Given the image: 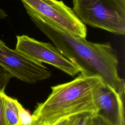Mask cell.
Listing matches in <instances>:
<instances>
[{
    "label": "cell",
    "instance_id": "cell-1",
    "mask_svg": "<svg viewBox=\"0 0 125 125\" xmlns=\"http://www.w3.org/2000/svg\"><path fill=\"white\" fill-rule=\"evenodd\" d=\"M30 19L80 73L100 77L104 83L125 96V81L119 74V61L111 44L95 43L74 36L43 17L26 10Z\"/></svg>",
    "mask_w": 125,
    "mask_h": 125
},
{
    "label": "cell",
    "instance_id": "cell-2",
    "mask_svg": "<svg viewBox=\"0 0 125 125\" xmlns=\"http://www.w3.org/2000/svg\"><path fill=\"white\" fill-rule=\"evenodd\" d=\"M104 84L98 76L80 73L71 81L52 86L51 93L45 101L38 104L32 115L51 125L66 117L97 114L95 98Z\"/></svg>",
    "mask_w": 125,
    "mask_h": 125
},
{
    "label": "cell",
    "instance_id": "cell-3",
    "mask_svg": "<svg viewBox=\"0 0 125 125\" xmlns=\"http://www.w3.org/2000/svg\"><path fill=\"white\" fill-rule=\"evenodd\" d=\"M73 10L84 24L125 34V0H73Z\"/></svg>",
    "mask_w": 125,
    "mask_h": 125
},
{
    "label": "cell",
    "instance_id": "cell-4",
    "mask_svg": "<svg viewBox=\"0 0 125 125\" xmlns=\"http://www.w3.org/2000/svg\"><path fill=\"white\" fill-rule=\"evenodd\" d=\"M26 10L43 17L67 32L86 38L87 28L73 9L62 0H21Z\"/></svg>",
    "mask_w": 125,
    "mask_h": 125
},
{
    "label": "cell",
    "instance_id": "cell-5",
    "mask_svg": "<svg viewBox=\"0 0 125 125\" xmlns=\"http://www.w3.org/2000/svg\"><path fill=\"white\" fill-rule=\"evenodd\" d=\"M0 68L21 81L35 83L50 77V71L37 62L16 49L8 47L0 40Z\"/></svg>",
    "mask_w": 125,
    "mask_h": 125
},
{
    "label": "cell",
    "instance_id": "cell-6",
    "mask_svg": "<svg viewBox=\"0 0 125 125\" xmlns=\"http://www.w3.org/2000/svg\"><path fill=\"white\" fill-rule=\"evenodd\" d=\"M15 49L41 63H46L74 77L80 73L79 68L65 57L52 44L37 41L27 35L17 36Z\"/></svg>",
    "mask_w": 125,
    "mask_h": 125
},
{
    "label": "cell",
    "instance_id": "cell-7",
    "mask_svg": "<svg viewBox=\"0 0 125 125\" xmlns=\"http://www.w3.org/2000/svg\"><path fill=\"white\" fill-rule=\"evenodd\" d=\"M124 96L105 84L95 98L97 114L103 116L112 125H125Z\"/></svg>",
    "mask_w": 125,
    "mask_h": 125
},
{
    "label": "cell",
    "instance_id": "cell-8",
    "mask_svg": "<svg viewBox=\"0 0 125 125\" xmlns=\"http://www.w3.org/2000/svg\"><path fill=\"white\" fill-rule=\"evenodd\" d=\"M4 113L7 125H21L20 111L22 105L15 98L8 96L3 91L2 93Z\"/></svg>",
    "mask_w": 125,
    "mask_h": 125
},
{
    "label": "cell",
    "instance_id": "cell-9",
    "mask_svg": "<svg viewBox=\"0 0 125 125\" xmlns=\"http://www.w3.org/2000/svg\"><path fill=\"white\" fill-rule=\"evenodd\" d=\"M87 125H112L106 119L98 114H92Z\"/></svg>",
    "mask_w": 125,
    "mask_h": 125
},
{
    "label": "cell",
    "instance_id": "cell-10",
    "mask_svg": "<svg viewBox=\"0 0 125 125\" xmlns=\"http://www.w3.org/2000/svg\"><path fill=\"white\" fill-rule=\"evenodd\" d=\"M92 114H94L84 113L77 115L72 125H87Z\"/></svg>",
    "mask_w": 125,
    "mask_h": 125
},
{
    "label": "cell",
    "instance_id": "cell-11",
    "mask_svg": "<svg viewBox=\"0 0 125 125\" xmlns=\"http://www.w3.org/2000/svg\"><path fill=\"white\" fill-rule=\"evenodd\" d=\"M11 78L9 74L0 68V90L5 89Z\"/></svg>",
    "mask_w": 125,
    "mask_h": 125
},
{
    "label": "cell",
    "instance_id": "cell-12",
    "mask_svg": "<svg viewBox=\"0 0 125 125\" xmlns=\"http://www.w3.org/2000/svg\"><path fill=\"white\" fill-rule=\"evenodd\" d=\"M77 115L62 118L58 120L54 123L48 125H72L74 122Z\"/></svg>",
    "mask_w": 125,
    "mask_h": 125
},
{
    "label": "cell",
    "instance_id": "cell-13",
    "mask_svg": "<svg viewBox=\"0 0 125 125\" xmlns=\"http://www.w3.org/2000/svg\"><path fill=\"white\" fill-rule=\"evenodd\" d=\"M3 91H5V89L0 90V125H7L4 113L3 101L2 95Z\"/></svg>",
    "mask_w": 125,
    "mask_h": 125
},
{
    "label": "cell",
    "instance_id": "cell-14",
    "mask_svg": "<svg viewBox=\"0 0 125 125\" xmlns=\"http://www.w3.org/2000/svg\"><path fill=\"white\" fill-rule=\"evenodd\" d=\"M33 121L31 123V124H30L29 125H48V124H45L42 121H41L39 119H38L34 117L33 116Z\"/></svg>",
    "mask_w": 125,
    "mask_h": 125
},
{
    "label": "cell",
    "instance_id": "cell-15",
    "mask_svg": "<svg viewBox=\"0 0 125 125\" xmlns=\"http://www.w3.org/2000/svg\"><path fill=\"white\" fill-rule=\"evenodd\" d=\"M7 16L6 12L2 9L0 8V19H4Z\"/></svg>",
    "mask_w": 125,
    "mask_h": 125
},
{
    "label": "cell",
    "instance_id": "cell-16",
    "mask_svg": "<svg viewBox=\"0 0 125 125\" xmlns=\"http://www.w3.org/2000/svg\"><path fill=\"white\" fill-rule=\"evenodd\" d=\"M2 90H3V89H2Z\"/></svg>",
    "mask_w": 125,
    "mask_h": 125
}]
</instances>
